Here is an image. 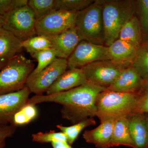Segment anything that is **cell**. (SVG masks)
Returning a JSON list of instances; mask_svg holds the SVG:
<instances>
[{
	"instance_id": "obj_1",
	"label": "cell",
	"mask_w": 148,
	"mask_h": 148,
	"mask_svg": "<svg viewBox=\"0 0 148 148\" xmlns=\"http://www.w3.org/2000/svg\"><path fill=\"white\" fill-rule=\"evenodd\" d=\"M107 88L86 82L71 90L51 95H35L29 98L27 104L51 102L62 105V117L76 124L96 116V101L98 95Z\"/></svg>"
},
{
	"instance_id": "obj_2",
	"label": "cell",
	"mask_w": 148,
	"mask_h": 148,
	"mask_svg": "<svg viewBox=\"0 0 148 148\" xmlns=\"http://www.w3.org/2000/svg\"><path fill=\"white\" fill-rule=\"evenodd\" d=\"M105 44L110 45L119 39L120 32L126 22L135 15L134 1L101 0Z\"/></svg>"
},
{
	"instance_id": "obj_3",
	"label": "cell",
	"mask_w": 148,
	"mask_h": 148,
	"mask_svg": "<svg viewBox=\"0 0 148 148\" xmlns=\"http://www.w3.org/2000/svg\"><path fill=\"white\" fill-rule=\"evenodd\" d=\"M138 92L123 93L106 89L98 95L96 101V116L101 121L116 119L135 114Z\"/></svg>"
},
{
	"instance_id": "obj_4",
	"label": "cell",
	"mask_w": 148,
	"mask_h": 148,
	"mask_svg": "<svg viewBox=\"0 0 148 148\" xmlns=\"http://www.w3.org/2000/svg\"><path fill=\"white\" fill-rule=\"evenodd\" d=\"M35 67L33 61L22 53L9 60L0 70V95L24 88Z\"/></svg>"
},
{
	"instance_id": "obj_5",
	"label": "cell",
	"mask_w": 148,
	"mask_h": 148,
	"mask_svg": "<svg viewBox=\"0 0 148 148\" xmlns=\"http://www.w3.org/2000/svg\"><path fill=\"white\" fill-rule=\"evenodd\" d=\"M75 28L80 41L105 45L101 0L94 1L91 5L78 12Z\"/></svg>"
},
{
	"instance_id": "obj_6",
	"label": "cell",
	"mask_w": 148,
	"mask_h": 148,
	"mask_svg": "<svg viewBox=\"0 0 148 148\" xmlns=\"http://www.w3.org/2000/svg\"><path fill=\"white\" fill-rule=\"evenodd\" d=\"M3 29L10 32L21 42L36 36V19L28 5L11 12L6 15Z\"/></svg>"
},
{
	"instance_id": "obj_7",
	"label": "cell",
	"mask_w": 148,
	"mask_h": 148,
	"mask_svg": "<svg viewBox=\"0 0 148 148\" xmlns=\"http://www.w3.org/2000/svg\"><path fill=\"white\" fill-rule=\"evenodd\" d=\"M79 12L54 10L36 20L37 35L47 37L58 34L75 27Z\"/></svg>"
},
{
	"instance_id": "obj_8",
	"label": "cell",
	"mask_w": 148,
	"mask_h": 148,
	"mask_svg": "<svg viewBox=\"0 0 148 148\" xmlns=\"http://www.w3.org/2000/svg\"><path fill=\"white\" fill-rule=\"evenodd\" d=\"M81 69L87 82L106 88L113 83L125 69L110 60L95 61Z\"/></svg>"
},
{
	"instance_id": "obj_9",
	"label": "cell",
	"mask_w": 148,
	"mask_h": 148,
	"mask_svg": "<svg viewBox=\"0 0 148 148\" xmlns=\"http://www.w3.org/2000/svg\"><path fill=\"white\" fill-rule=\"evenodd\" d=\"M109 60L108 47L81 41L67 58L69 69H81L95 61Z\"/></svg>"
},
{
	"instance_id": "obj_10",
	"label": "cell",
	"mask_w": 148,
	"mask_h": 148,
	"mask_svg": "<svg viewBox=\"0 0 148 148\" xmlns=\"http://www.w3.org/2000/svg\"><path fill=\"white\" fill-rule=\"evenodd\" d=\"M68 68L66 58H57L36 75L28 78L26 86L36 95H42Z\"/></svg>"
},
{
	"instance_id": "obj_11",
	"label": "cell",
	"mask_w": 148,
	"mask_h": 148,
	"mask_svg": "<svg viewBox=\"0 0 148 148\" xmlns=\"http://www.w3.org/2000/svg\"><path fill=\"white\" fill-rule=\"evenodd\" d=\"M31 93L25 86L16 92L0 95V125L11 123L14 114L27 104Z\"/></svg>"
},
{
	"instance_id": "obj_12",
	"label": "cell",
	"mask_w": 148,
	"mask_h": 148,
	"mask_svg": "<svg viewBox=\"0 0 148 148\" xmlns=\"http://www.w3.org/2000/svg\"><path fill=\"white\" fill-rule=\"evenodd\" d=\"M145 80L132 66L123 70L107 90L123 93H136L143 87Z\"/></svg>"
},
{
	"instance_id": "obj_13",
	"label": "cell",
	"mask_w": 148,
	"mask_h": 148,
	"mask_svg": "<svg viewBox=\"0 0 148 148\" xmlns=\"http://www.w3.org/2000/svg\"><path fill=\"white\" fill-rule=\"evenodd\" d=\"M58 58L67 59L81 41L75 27L58 34L47 37Z\"/></svg>"
},
{
	"instance_id": "obj_14",
	"label": "cell",
	"mask_w": 148,
	"mask_h": 148,
	"mask_svg": "<svg viewBox=\"0 0 148 148\" xmlns=\"http://www.w3.org/2000/svg\"><path fill=\"white\" fill-rule=\"evenodd\" d=\"M108 47L109 60L124 69L131 66L138 50L130 44L119 39Z\"/></svg>"
},
{
	"instance_id": "obj_15",
	"label": "cell",
	"mask_w": 148,
	"mask_h": 148,
	"mask_svg": "<svg viewBox=\"0 0 148 148\" xmlns=\"http://www.w3.org/2000/svg\"><path fill=\"white\" fill-rule=\"evenodd\" d=\"M87 82L81 69H69L56 81L46 92V95H52L67 91L84 84Z\"/></svg>"
},
{
	"instance_id": "obj_16",
	"label": "cell",
	"mask_w": 148,
	"mask_h": 148,
	"mask_svg": "<svg viewBox=\"0 0 148 148\" xmlns=\"http://www.w3.org/2000/svg\"><path fill=\"white\" fill-rule=\"evenodd\" d=\"M115 120L103 121H101V124L95 129L86 130L83 135L84 139L86 143L93 144L96 147L110 148Z\"/></svg>"
},
{
	"instance_id": "obj_17",
	"label": "cell",
	"mask_w": 148,
	"mask_h": 148,
	"mask_svg": "<svg viewBox=\"0 0 148 148\" xmlns=\"http://www.w3.org/2000/svg\"><path fill=\"white\" fill-rule=\"evenodd\" d=\"M127 118L134 148H148V130L145 114H132Z\"/></svg>"
},
{
	"instance_id": "obj_18",
	"label": "cell",
	"mask_w": 148,
	"mask_h": 148,
	"mask_svg": "<svg viewBox=\"0 0 148 148\" xmlns=\"http://www.w3.org/2000/svg\"><path fill=\"white\" fill-rule=\"evenodd\" d=\"M21 41L7 30L0 29V60H9L22 53Z\"/></svg>"
},
{
	"instance_id": "obj_19",
	"label": "cell",
	"mask_w": 148,
	"mask_h": 148,
	"mask_svg": "<svg viewBox=\"0 0 148 148\" xmlns=\"http://www.w3.org/2000/svg\"><path fill=\"white\" fill-rule=\"evenodd\" d=\"M119 39L124 41L138 49L143 42V35L140 21L134 15L123 25Z\"/></svg>"
},
{
	"instance_id": "obj_20",
	"label": "cell",
	"mask_w": 148,
	"mask_h": 148,
	"mask_svg": "<svg viewBox=\"0 0 148 148\" xmlns=\"http://www.w3.org/2000/svg\"><path fill=\"white\" fill-rule=\"evenodd\" d=\"M120 145L134 148L130 132L127 116L117 119L114 123L110 148Z\"/></svg>"
},
{
	"instance_id": "obj_21",
	"label": "cell",
	"mask_w": 148,
	"mask_h": 148,
	"mask_svg": "<svg viewBox=\"0 0 148 148\" xmlns=\"http://www.w3.org/2000/svg\"><path fill=\"white\" fill-rule=\"evenodd\" d=\"M38 62L37 67L28 78H31L39 73L58 58L57 52L52 48L38 51L32 56Z\"/></svg>"
},
{
	"instance_id": "obj_22",
	"label": "cell",
	"mask_w": 148,
	"mask_h": 148,
	"mask_svg": "<svg viewBox=\"0 0 148 148\" xmlns=\"http://www.w3.org/2000/svg\"><path fill=\"white\" fill-rule=\"evenodd\" d=\"M144 80L148 79V40L144 42L138 49L131 65Z\"/></svg>"
},
{
	"instance_id": "obj_23",
	"label": "cell",
	"mask_w": 148,
	"mask_h": 148,
	"mask_svg": "<svg viewBox=\"0 0 148 148\" xmlns=\"http://www.w3.org/2000/svg\"><path fill=\"white\" fill-rule=\"evenodd\" d=\"M95 124H96V121L95 119L93 118H90L72 126L66 127L58 125L56 127L66 135L68 143L71 146L83 130L87 126Z\"/></svg>"
},
{
	"instance_id": "obj_24",
	"label": "cell",
	"mask_w": 148,
	"mask_h": 148,
	"mask_svg": "<svg viewBox=\"0 0 148 148\" xmlns=\"http://www.w3.org/2000/svg\"><path fill=\"white\" fill-rule=\"evenodd\" d=\"M21 46L31 56L38 51L52 48L47 37L41 35H36L21 42Z\"/></svg>"
},
{
	"instance_id": "obj_25",
	"label": "cell",
	"mask_w": 148,
	"mask_h": 148,
	"mask_svg": "<svg viewBox=\"0 0 148 148\" xmlns=\"http://www.w3.org/2000/svg\"><path fill=\"white\" fill-rule=\"evenodd\" d=\"M38 115V111L35 105L26 104L14 114L10 124L16 127L29 124Z\"/></svg>"
},
{
	"instance_id": "obj_26",
	"label": "cell",
	"mask_w": 148,
	"mask_h": 148,
	"mask_svg": "<svg viewBox=\"0 0 148 148\" xmlns=\"http://www.w3.org/2000/svg\"><path fill=\"white\" fill-rule=\"evenodd\" d=\"M93 0H55L54 10L79 12L94 3Z\"/></svg>"
},
{
	"instance_id": "obj_27",
	"label": "cell",
	"mask_w": 148,
	"mask_h": 148,
	"mask_svg": "<svg viewBox=\"0 0 148 148\" xmlns=\"http://www.w3.org/2000/svg\"><path fill=\"white\" fill-rule=\"evenodd\" d=\"M55 1V0H28L27 5L38 20L54 10Z\"/></svg>"
},
{
	"instance_id": "obj_28",
	"label": "cell",
	"mask_w": 148,
	"mask_h": 148,
	"mask_svg": "<svg viewBox=\"0 0 148 148\" xmlns=\"http://www.w3.org/2000/svg\"><path fill=\"white\" fill-rule=\"evenodd\" d=\"M135 13L140 21L143 39L148 37V0L134 1Z\"/></svg>"
},
{
	"instance_id": "obj_29",
	"label": "cell",
	"mask_w": 148,
	"mask_h": 148,
	"mask_svg": "<svg viewBox=\"0 0 148 148\" xmlns=\"http://www.w3.org/2000/svg\"><path fill=\"white\" fill-rule=\"evenodd\" d=\"M32 138L33 142L40 143H51L58 140L68 142L67 136L64 133L62 132H56L53 130L32 134Z\"/></svg>"
},
{
	"instance_id": "obj_30",
	"label": "cell",
	"mask_w": 148,
	"mask_h": 148,
	"mask_svg": "<svg viewBox=\"0 0 148 148\" xmlns=\"http://www.w3.org/2000/svg\"><path fill=\"white\" fill-rule=\"evenodd\" d=\"M135 114H148V79L145 80L138 92V106Z\"/></svg>"
},
{
	"instance_id": "obj_31",
	"label": "cell",
	"mask_w": 148,
	"mask_h": 148,
	"mask_svg": "<svg viewBox=\"0 0 148 148\" xmlns=\"http://www.w3.org/2000/svg\"><path fill=\"white\" fill-rule=\"evenodd\" d=\"M28 0H0V15L5 16L11 12L27 5Z\"/></svg>"
},
{
	"instance_id": "obj_32",
	"label": "cell",
	"mask_w": 148,
	"mask_h": 148,
	"mask_svg": "<svg viewBox=\"0 0 148 148\" xmlns=\"http://www.w3.org/2000/svg\"><path fill=\"white\" fill-rule=\"evenodd\" d=\"M16 127L11 124L0 125V148L5 147L6 140L13 136Z\"/></svg>"
},
{
	"instance_id": "obj_33",
	"label": "cell",
	"mask_w": 148,
	"mask_h": 148,
	"mask_svg": "<svg viewBox=\"0 0 148 148\" xmlns=\"http://www.w3.org/2000/svg\"><path fill=\"white\" fill-rule=\"evenodd\" d=\"M53 148H73L68 143V142L58 140L51 143Z\"/></svg>"
},
{
	"instance_id": "obj_34",
	"label": "cell",
	"mask_w": 148,
	"mask_h": 148,
	"mask_svg": "<svg viewBox=\"0 0 148 148\" xmlns=\"http://www.w3.org/2000/svg\"><path fill=\"white\" fill-rule=\"evenodd\" d=\"M5 21V16L0 15V29L3 28Z\"/></svg>"
},
{
	"instance_id": "obj_35",
	"label": "cell",
	"mask_w": 148,
	"mask_h": 148,
	"mask_svg": "<svg viewBox=\"0 0 148 148\" xmlns=\"http://www.w3.org/2000/svg\"><path fill=\"white\" fill-rule=\"evenodd\" d=\"M9 60H0V70L5 66Z\"/></svg>"
},
{
	"instance_id": "obj_36",
	"label": "cell",
	"mask_w": 148,
	"mask_h": 148,
	"mask_svg": "<svg viewBox=\"0 0 148 148\" xmlns=\"http://www.w3.org/2000/svg\"><path fill=\"white\" fill-rule=\"evenodd\" d=\"M145 114V117L146 122H147V126L148 130V114Z\"/></svg>"
}]
</instances>
